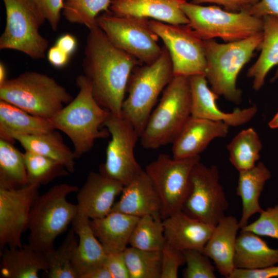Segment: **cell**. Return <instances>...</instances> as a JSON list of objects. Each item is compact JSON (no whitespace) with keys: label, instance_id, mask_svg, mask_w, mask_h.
<instances>
[{"label":"cell","instance_id":"46","mask_svg":"<svg viewBox=\"0 0 278 278\" xmlns=\"http://www.w3.org/2000/svg\"><path fill=\"white\" fill-rule=\"evenodd\" d=\"M70 56L56 45L48 49L47 54L49 62L57 68L64 67L68 62Z\"/></svg>","mask_w":278,"mask_h":278},{"label":"cell","instance_id":"48","mask_svg":"<svg viewBox=\"0 0 278 278\" xmlns=\"http://www.w3.org/2000/svg\"><path fill=\"white\" fill-rule=\"evenodd\" d=\"M81 278H112L104 263L91 269Z\"/></svg>","mask_w":278,"mask_h":278},{"label":"cell","instance_id":"17","mask_svg":"<svg viewBox=\"0 0 278 278\" xmlns=\"http://www.w3.org/2000/svg\"><path fill=\"white\" fill-rule=\"evenodd\" d=\"M124 187L119 182L100 173L90 172L83 185L77 191L78 213L90 219L107 216Z\"/></svg>","mask_w":278,"mask_h":278},{"label":"cell","instance_id":"14","mask_svg":"<svg viewBox=\"0 0 278 278\" xmlns=\"http://www.w3.org/2000/svg\"><path fill=\"white\" fill-rule=\"evenodd\" d=\"M149 23L169 53L174 76L205 74L206 63L203 40L188 24H170L153 20H150Z\"/></svg>","mask_w":278,"mask_h":278},{"label":"cell","instance_id":"4","mask_svg":"<svg viewBox=\"0 0 278 278\" xmlns=\"http://www.w3.org/2000/svg\"><path fill=\"white\" fill-rule=\"evenodd\" d=\"M191 115L189 77L174 76L140 136L142 146L155 149L172 144Z\"/></svg>","mask_w":278,"mask_h":278},{"label":"cell","instance_id":"29","mask_svg":"<svg viewBox=\"0 0 278 278\" xmlns=\"http://www.w3.org/2000/svg\"><path fill=\"white\" fill-rule=\"evenodd\" d=\"M263 20V40L260 55L249 68L247 76L253 80V88L259 91L264 85L267 75L278 66V16L266 15ZM278 78V68L273 80Z\"/></svg>","mask_w":278,"mask_h":278},{"label":"cell","instance_id":"49","mask_svg":"<svg viewBox=\"0 0 278 278\" xmlns=\"http://www.w3.org/2000/svg\"><path fill=\"white\" fill-rule=\"evenodd\" d=\"M7 71L3 62L0 63V84L3 83L7 80Z\"/></svg>","mask_w":278,"mask_h":278},{"label":"cell","instance_id":"34","mask_svg":"<svg viewBox=\"0 0 278 278\" xmlns=\"http://www.w3.org/2000/svg\"><path fill=\"white\" fill-rule=\"evenodd\" d=\"M166 241L161 215L140 217L129 239L130 247L137 249L161 250Z\"/></svg>","mask_w":278,"mask_h":278},{"label":"cell","instance_id":"28","mask_svg":"<svg viewBox=\"0 0 278 278\" xmlns=\"http://www.w3.org/2000/svg\"><path fill=\"white\" fill-rule=\"evenodd\" d=\"M234 264L236 269L248 270L277 265L278 249L269 247L260 236L240 231L236 240Z\"/></svg>","mask_w":278,"mask_h":278},{"label":"cell","instance_id":"42","mask_svg":"<svg viewBox=\"0 0 278 278\" xmlns=\"http://www.w3.org/2000/svg\"><path fill=\"white\" fill-rule=\"evenodd\" d=\"M103 263L112 278H130L123 252L107 254Z\"/></svg>","mask_w":278,"mask_h":278},{"label":"cell","instance_id":"33","mask_svg":"<svg viewBox=\"0 0 278 278\" xmlns=\"http://www.w3.org/2000/svg\"><path fill=\"white\" fill-rule=\"evenodd\" d=\"M78 244V237L72 227L61 245L45 253L48 270L47 278H78L72 266V260Z\"/></svg>","mask_w":278,"mask_h":278},{"label":"cell","instance_id":"32","mask_svg":"<svg viewBox=\"0 0 278 278\" xmlns=\"http://www.w3.org/2000/svg\"><path fill=\"white\" fill-rule=\"evenodd\" d=\"M28 184L23 153L0 139V188H17Z\"/></svg>","mask_w":278,"mask_h":278},{"label":"cell","instance_id":"8","mask_svg":"<svg viewBox=\"0 0 278 278\" xmlns=\"http://www.w3.org/2000/svg\"><path fill=\"white\" fill-rule=\"evenodd\" d=\"M181 9L188 26L202 40L219 38L225 42L241 40L262 32L263 20L246 11L234 12L216 5L186 2Z\"/></svg>","mask_w":278,"mask_h":278},{"label":"cell","instance_id":"37","mask_svg":"<svg viewBox=\"0 0 278 278\" xmlns=\"http://www.w3.org/2000/svg\"><path fill=\"white\" fill-rule=\"evenodd\" d=\"M130 278H161V250H144L132 247L123 252Z\"/></svg>","mask_w":278,"mask_h":278},{"label":"cell","instance_id":"41","mask_svg":"<svg viewBox=\"0 0 278 278\" xmlns=\"http://www.w3.org/2000/svg\"><path fill=\"white\" fill-rule=\"evenodd\" d=\"M54 31L57 30L62 13L64 0H30Z\"/></svg>","mask_w":278,"mask_h":278},{"label":"cell","instance_id":"24","mask_svg":"<svg viewBox=\"0 0 278 278\" xmlns=\"http://www.w3.org/2000/svg\"><path fill=\"white\" fill-rule=\"evenodd\" d=\"M0 276L2 278H38L39 273L48 270L45 253L28 244L20 248L6 247L1 251Z\"/></svg>","mask_w":278,"mask_h":278},{"label":"cell","instance_id":"39","mask_svg":"<svg viewBox=\"0 0 278 278\" xmlns=\"http://www.w3.org/2000/svg\"><path fill=\"white\" fill-rule=\"evenodd\" d=\"M240 230L278 240V203L263 210L256 220Z\"/></svg>","mask_w":278,"mask_h":278},{"label":"cell","instance_id":"7","mask_svg":"<svg viewBox=\"0 0 278 278\" xmlns=\"http://www.w3.org/2000/svg\"><path fill=\"white\" fill-rule=\"evenodd\" d=\"M74 98L47 75L25 72L0 84V100L35 116L50 119Z\"/></svg>","mask_w":278,"mask_h":278},{"label":"cell","instance_id":"10","mask_svg":"<svg viewBox=\"0 0 278 278\" xmlns=\"http://www.w3.org/2000/svg\"><path fill=\"white\" fill-rule=\"evenodd\" d=\"M149 19L119 16L109 12L98 16L97 25L111 43L133 56L142 64H149L161 56L163 47L152 29Z\"/></svg>","mask_w":278,"mask_h":278},{"label":"cell","instance_id":"23","mask_svg":"<svg viewBox=\"0 0 278 278\" xmlns=\"http://www.w3.org/2000/svg\"><path fill=\"white\" fill-rule=\"evenodd\" d=\"M139 218L111 212L102 218L90 219V224L107 254L118 253L127 248Z\"/></svg>","mask_w":278,"mask_h":278},{"label":"cell","instance_id":"9","mask_svg":"<svg viewBox=\"0 0 278 278\" xmlns=\"http://www.w3.org/2000/svg\"><path fill=\"white\" fill-rule=\"evenodd\" d=\"M6 19L0 49L15 50L33 59L45 57L49 42L39 32L46 20L30 0H3Z\"/></svg>","mask_w":278,"mask_h":278},{"label":"cell","instance_id":"25","mask_svg":"<svg viewBox=\"0 0 278 278\" xmlns=\"http://www.w3.org/2000/svg\"><path fill=\"white\" fill-rule=\"evenodd\" d=\"M90 220L78 213L72 222V227L78 237V246L72 260L73 268L78 278H81L91 269L103 264L107 256L91 229Z\"/></svg>","mask_w":278,"mask_h":278},{"label":"cell","instance_id":"12","mask_svg":"<svg viewBox=\"0 0 278 278\" xmlns=\"http://www.w3.org/2000/svg\"><path fill=\"white\" fill-rule=\"evenodd\" d=\"M200 159L198 155L176 159L162 153L146 166L145 171L161 200L163 220L182 210L189 189L191 171Z\"/></svg>","mask_w":278,"mask_h":278},{"label":"cell","instance_id":"3","mask_svg":"<svg viewBox=\"0 0 278 278\" xmlns=\"http://www.w3.org/2000/svg\"><path fill=\"white\" fill-rule=\"evenodd\" d=\"M262 40L261 32L225 43L214 39L203 40L206 63L204 75L214 92L234 103H240L241 91L236 84L238 76L255 50L259 48Z\"/></svg>","mask_w":278,"mask_h":278},{"label":"cell","instance_id":"11","mask_svg":"<svg viewBox=\"0 0 278 278\" xmlns=\"http://www.w3.org/2000/svg\"><path fill=\"white\" fill-rule=\"evenodd\" d=\"M229 206L217 166L200 161L193 167L182 211L188 216L215 227Z\"/></svg>","mask_w":278,"mask_h":278},{"label":"cell","instance_id":"18","mask_svg":"<svg viewBox=\"0 0 278 278\" xmlns=\"http://www.w3.org/2000/svg\"><path fill=\"white\" fill-rule=\"evenodd\" d=\"M229 127L223 122L191 116L172 143V158L200 155L212 141L227 136Z\"/></svg>","mask_w":278,"mask_h":278},{"label":"cell","instance_id":"26","mask_svg":"<svg viewBox=\"0 0 278 278\" xmlns=\"http://www.w3.org/2000/svg\"><path fill=\"white\" fill-rule=\"evenodd\" d=\"M55 130L48 119L31 114L0 100V139L14 143V136L33 135Z\"/></svg>","mask_w":278,"mask_h":278},{"label":"cell","instance_id":"35","mask_svg":"<svg viewBox=\"0 0 278 278\" xmlns=\"http://www.w3.org/2000/svg\"><path fill=\"white\" fill-rule=\"evenodd\" d=\"M23 157L28 184L45 185L69 175L65 166L54 160L29 151H25Z\"/></svg>","mask_w":278,"mask_h":278},{"label":"cell","instance_id":"45","mask_svg":"<svg viewBox=\"0 0 278 278\" xmlns=\"http://www.w3.org/2000/svg\"><path fill=\"white\" fill-rule=\"evenodd\" d=\"M246 12L259 18L266 15L278 16V0H259Z\"/></svg>","mask_w":278,"mask_h":278},{"label":"cell","instance_id":"2","mask_svg":"<svg viewBox=\"0 0 278 278\" xmlns=\"http://www.w3.org/2000/svg\"><path fill=\"white\" fill-rule=\"evenodd\" d=\"M76 82L79 89L77 96L49 120L56 130L69 137L76 158H79L92 149L96 140L109 136L104 123L110 112L94 98L84 75L78 76Z\"/></svg>","mask_w":278,"mask_h":278},{"label":"cell","instance_id":"6","mask_svg":"<svg viewBox=\"0 0 278 278\" xmlns=\"http://www.w3.org/2000/svg\"><path fill=\"white\" fill-rule=\"evenodd\" d=\"M78 190L76 186L58 184L36 198L27 227L28 244L32 248L45 253L55 249V239L67 230L78 212L77 204L68 202L66 197Z\"/></svg>","mask_w":278,"mask_h":278},{"label":"cell","instance_id":"50","mask_svg":"<svg viewBox=\"0 0 278 278\" xmlns=\"http://www.w3.org/2000/svg\"><path fill=\"white\" fill-rule=\"evenodd\" d=\"M268 126L271 129H278V111L269 121Z\"/></svg>","mask_w":278,"mask_h":278},{"label":"cell","instance_id":"5","mask_svg":"<svg viewBox=\"0 0 278 278\" xmlns=\"http://www.w3.org/2000/svg\"><path fill=\"white\" fill-rule=\"evenodd\" d=\"M173 76L172 63L165 46L155 61L137 65L132 71L127 88L128 95L122 105L121 115L131 123L140 137L160 94Z\"/></svg>","mask_w":278,"mask_h":278},{"label":"cell","instance_id":"20","mask_svg":"<svg viewBox=\"0 0 278 278\" xmlns=\"http://www.w3.org/2000/svg\"><path fill=\"white\" fill-rule=\"evenodd\" d=\"M121 194L120 199L114 203L111 212L137 217L161 215L160 197L145 170L124 186Z\"/></svg>","mask_w":278,"mask_h":278},{"label":"cell","instance_id":"22","mask_svg":"<svg viewBox=\"0 0 278 278\" xmlns=\"http://www.w3.org/2000/svg\"><path fill=\"white\" fill-rule=\"evenodd\" d=\"M239 221L233 216H225L215 227L203 253L212 259L218 272L230 278L235 269L234 258Z\"/></svg>","mask_w":278,"mask_h":278},{"label":"cell","instance_id":"19","mask_svg":"<svg viewBox=\"0 0 278 278\" xmlns=\"http://www.w3.org/2000/svg\"><path fill=\"white\" fill-rule=\"evenodd\" d=\"M186 0H112L110 11L119 16H131L174 25L189 20L181 9Z\"/></svg>","mask_w":278,"mask_h":278},{"label":"cell","instance_id":"38","mask_svg":"<svg viewBox=\"0 0 278 278\" xmlns=\"http://www.w3.org/2000/svg\"><path fill=\"white\" fill-rule=\"evenodd\" d=\"M186 267L183 272L184 278H215L216 267L203 252L196 250L183 251Z\"/></svg>","mask_w":278,"mask_h":278},{"label":"cell","instance_id":"13","mask_svg":"<svg viewBox=\"0 0 278 278\" xmlns=\"http://www.w3.org/2000/svg\"><path fill=\"white\" fill-rule=\"evenodd\" d=\"M111 136L100 173L126 186L143 170L135 158L134 149L140 138L133 126L121 116L111 112L104 123Z\"/></svg>","mask_w":278,"mask_h":278},{"label":"cell","instance_id":"36","mask_svg":"<svg viewBox=\"0 0 278 278\" xmlns=\"http://www.w3.org/2000/svg\"><path fill=\"white\" fill-rule=\"evenodd\" d=\"M112 0H64L62 14L71 23L85 26L90 30L96 26L97 18L110 11Z\"/></svg>","mask_w":278,"mask_h":278},{"label":"cell","instance_id":"47","mask_svg":"<svg viewBox=\"0 0 278 278\" xmlns=\"http://www.w3.org/2000/svg\"><path fill=\"white\" fill-rule=\"evenodd\" d=\"M55 45L71 56L77 48V42L74 36L66 33L60 36L56 41Z\"/></svg>","mask_w":278,"mask_h":278},{"label":"cell","instance_id":"21","mask_svg":"<svg viewBox=\"0 0 278 278\" xmlns=\"http://www.w3.org/2000/svg\"><path fill=\"white\" fill-rule=\"evenodd\" d=\"M166 241L182 251L203 252L215 227L192 218L182 210L163 220Z\"/></svg>","mask_w":278,"mask_h":278},{"label":"cell","instance_id":"15","mask_svg":"<svg viewBox=\"0 0 278 278\" xmlns=\"http://www.w3.org/2000/svg\"><path fill=\"white\" fill-rule=\"evenodd\" d=\"M40 186L28 184L17 188H0V247L20 248L29 213Z\"/></svg>","mask_w":278,"mask_h":278},{"label":"cell","instance_id":"16","mask_svg":"<svg viewBox=\"0 0 278 278\" xmlns=\"http://www.w3.org/2000/svg\"><path fill=\"white\" fill-rule=\"evenodd\" d=\"M192 93V115L193 117L221 121L229 127H237L250 121L256 115L257 108L253 105L237 109L231 112L221 110L216 103L218 95L208 86L204 75L189 77Z\"/></svg>","mask_w":278,"mask_h":278},{"label":"cell","instance_id":"27","mask_svg":"<svg viewBox=\"0 0 278 278\" xmlns=\"http://www.w3.org/2000/svg\"><path fill=\"white\" fill-rule=\"evenodd\" d=\"M271 173L266 165L257 162L253 168L239 172L236 194L241 200L242 212L239 223L240 229L248 224L249 219L263 210L259 198Z\"/></svg>","mask_w":278,"mask_h":278},{"label":"cell","instance_id":"44","mask_svg":"<svg viewBox=\"0 0 278 278\" xmlns=\"http://www.w3.org/2000/svg\"><path fill=\"white\" fill-rule=\"evenodd\" d=\"M278 277V265L264 269L248 270L235 269L230 278H273Z\"/></svg>","mask_w":278,"mask_h":278},{"label":"cell","instance_id":"43","mask_svg":"<svg viewBox=\"0 0 278 278\" xmlns=\"http://www.w3.org/2000/svg\"><path fill=\"white\" fill-rule=\"evenodd\" d=\"M259 0H192V3L200 4L211 3L222 6L227 11L238 12L246 11Z\"/></svg>","mask_w":278,"mask_h":278},{"label":"cell","instance_id":"31","mask_svg":"<svg viewBox=\"0 0 278 278\" xmlns=\"http://www.w3.org/2000/svg\"><path fill=\"white\" fill-rule=\"evenodd\" d=\"M263 145L252 128L241 130L228 144L229 160L238 172L253 168L260 158Z\"/></svg>","mask_w":278,"mask_h":278},{"label":"cell","instance_id":"1","mask_svg":"<svg viewBox=\"0 0 278 278\" xmlns=\"http://www.w3.org/2000/svg\"><path fill=\"white\" fill-rule=\"evenodd\" d=\"M141 64L114 45L98 26L89 30L82 68L94 98L103 108L121 116L130 76Z\"/></svg>","mask_w":278,"mask_h":278},{"label":"cell","instance_id":"40","mask_svg":"<svg viewBox=\"0 0 278 278\" xmlns=\"http://www.w3.org/2000/svg\"><path fill=\"white\" fill-rule=\"evenodd\" d=\"M161 278H177L178 270L185 264L183 251L178 249L165 241L161 249Z\"/></svg>","mask_w":278,"mask_h":278},{"label":"cell","instance_id":"30","mask_svg":"<svg viewBox=\"0 0 278 278\" xmlns=\"http://www.w3.org/2000/svg\"><path fill=\"white\" fill-rule=\"evenodd\" d=\"M25 151H29L54 160L63 165L70 173L75 170L74 151L64 143L61 134L54 130L33 135L14 136Z\"/></svg>","mask_w":278,"mask_h":278}]
</instances>
